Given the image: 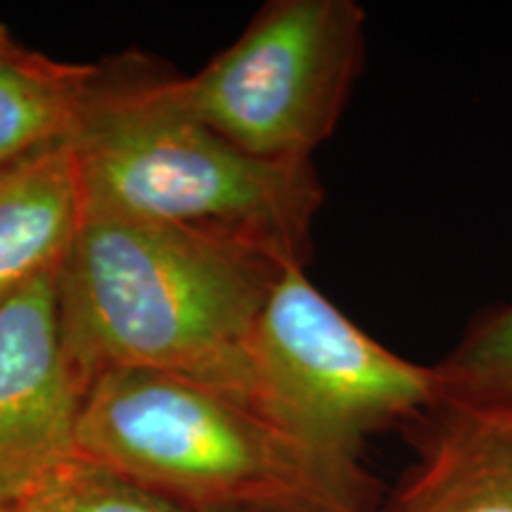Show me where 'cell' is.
I'll use <instances>...</instances> for the list:
<instances>
[{
  "label": "cell",
  "mask_w": 512,
  "mask_h": 512,
  "mask_svg": "<svg viewBox=\"0 0 512 512\" xmlns=\"http://www.w3.org/2000/svg\"><path fill=\"white\" fill-rule=\"evenodd\" d=\"M285 266L214 235L88 214L57 275L83 394L107 370H155L252 408L249 337Z\"/></svg>",
  "instance_id": "6da1fadb"
},
{
  "label": "cell",
  "mask_w": 512,
  "mask_h": 512,
  "mask_svg": "<svg viewBox=\"0 0 512 512\" xmlns=\"http://www.w3.org/2000/svg\"><path fill=\"white\" fill-rule=\"evenodd\" d=\"M76 458L204 512H370L375 489L361 460L155 370L93 377L76 422Z\"/></svg>",
  "instance_id": "7a4b0ae2"
},
{
  "label": "cell",
  "mask_w": 512,
  "mask_h": 512,
  "mask_svg": "<svg viewBox=\"0 0 512 512\" xmlns=\"http://www.w3.org/2000/svg\"><path fill=\"white\" fill-rule=\"evenodd\" d=\"M72 147L88 214L157 223L304 264L323 188L309 162L247 155L171 107L157 81L102 67Z\"/></svg>",
  "instance_id": "3957f363"
},
{
  "label": "cell",
  "mask_w": 512,
  "mask_h": 512,
  "mask_svg": "<svg viewBox=\"0 0 512 512\" xmlns=\"http://www.w3.org/2000/svg\"><path fill=\"white\" fill-rule=\"evenodd\" d=\"M363 57V10L351 0H278L233 46L157 93L247 155L309 162L335 131Z\"/></svg>",
  "instance_id": "277c9868"
},
{
  "label": "cell",
  "mask_w": 512,
  "mask_h": 512,
  "mask_svg": "<svg viewBox=\"0 0 512 512\" xmlns=\"http://www.w3.org/2000/svg\"><path fill=\"white\" fill-rule=\"evenodd\" d=\"M252 408L294 437L358 460L363 441L422 406H439L434 368L408 363L358 330L287 264L249 337Z\"/></svg>",
  "instance_id": "5b68a950"
},
{
  "label": "cell",
  "mask_w": 512,
  "mask_h": 512,
  "mask_svg": "<svg viewBox=\"0 0 512 512\" xmlns=\"http://www.w3.org/2000/svg\"><path fill=\"white\" fill-rule=\"evenodd\" d=\"M50 273L0 302V503L27 501L76 460L83 387Z\"/></svg>",
  "instance_id": "8992f818"
},
{
  "label": "cell",
  "mask_w": 512,
  "mask_h": 512,
  "mask_svg": "<svg viewBox=\"0 0 512 512\" xmlns=\"http://www.w3.org/2000/svg\"><path fill=\"white\" fill-rule=\"evenodd\" d=\"M86 216L72 140L0 166V302L43 275L60 273Z\"/></svg>",
  "instance_id": "52a82bcc"
},
{
  "label": "cell",
  "mask_w": 512,
  "mask_h": 512,
  "mask_svg": "<svg viewBox=\"0 0 512 512\" xmlns=\"http://www.w3.org/2000/svg\"><path fill=\"white\" fill-rule=\"evenodd\" d=\"M441 408L422 465L384 512H512V415Z\"/></svg>",
  "instance_id": "ba28073f"
},
{
  "label": "cell",
  "mask_w": 512,
  "mask_h": 512,
  "mask_svg": "<svg viewBox=\"0 0 512 512\" xmlns=\"http://www.w3.org/2000/svg\"><path fill=\"white\" fill-rule=\"evenodd\" d=\"M100 74L29 50L0 62V166L72 140Z\"/></svg>",
  "instance_id": "9c48e42d"
},
{
  "label": "cell",
  "mask_w": 512,
  "mask_h": 512,
  "mask_svg": "<svg viewBox=\"0 0 512 512\" xmlns=\"http://www.w3.org/2000/svg\"><path fill=\"white\" fill-rule=\"evenodd\" d=\"M434 373L439 406L512 415V309L472 332Z\"/></svg>",
  "instance_id": "30bf717a"
},
{
  "label": "cell",
  "mask_w": 512,
  "mask_h": 512,
  "mask_svg": "<svg viewBox=\"0 0 512 512\" xmlns=\"http://www.w3.org/2000/svg\"><path fill=\"white\" fill-rule=\"evenodd\" d=\"M41 512H183L164 496L76 458L27 498Z\"/></svg>",
  "instance_id": "8fae6325"
},
{
  "label": "cell",
  "mask_w": 512,
  "mask_h": 512,
  "mask_svg": "<svg viewBox=\"0 0 512 512\" xmlns=\"http://www.w3.org/2000/svg\"><path fill=\"white\" fill-rule=\"evenodd\" d=\"M22 50H24V48H19L17 43L12 41L8 31H5L3 27H0V62H8V60H12V57L22 53Z\"/></svg>",
  "instance_id": "7c38bea8"
},
{
  "label": "cell",
  "mask_w": 512,
  "mask_h": 512,
  "mask_svg": "<svg viewBox=\"0 0 512 512\" xmlns=\"http://www.w3.org/2000/svg\"><path fill=\"white\" fill-rule=\"evenodd\" d=\"M0 512H41V510L29 501H12V503H0Z\"/></svg>",
  "instance_id": "4fadbf2b"
}]
</instances>
